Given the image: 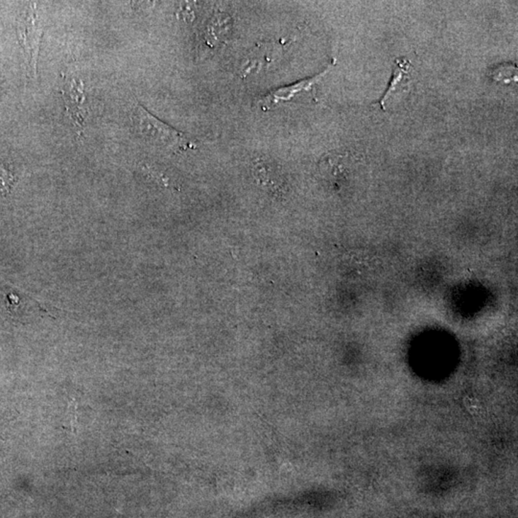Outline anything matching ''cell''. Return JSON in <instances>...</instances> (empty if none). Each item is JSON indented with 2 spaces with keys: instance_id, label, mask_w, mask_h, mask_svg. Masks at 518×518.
Masks as SVG:
<instances>
[{
  "instance_id": "cell-1",
  "label": "cell",
  "mask_w": 518,
  "mask_h": 518,
  "mask_svg": "<svg viewBox=\"0 0 518 518\" xmlns=\"http://www.w3.org/2000/svg\"><path fill=\"white\" fill-rule=\"evenodd\" d=\"M135 134L151 145L171 151H181L188 146L184 134L151 115L143 106L137 104L132 113Z\"/></svg>"
},
{
  "instance_id": "cell-2",
  "label": "cell",
  "mask_w": 518,
  "mask_h": 518,
  "mask_svg": "<svg viewBox=\"0 0 518 518\" xmlns=\"http://www.w3.org/2000/svg\"><path fill=\"white\" fill-rule=\"evenodd\" d=\"M327 72L328 69L322 72L321 74L314 76V77L300 81V82L293 84L291 86H283V88L270 92L268 96L263 97V99L260 101V103H261L263 110H272V108L278 107V106L282 104V103L290 101V100L294 98L295 94H299L300 92L308 91V89H310L312 86L318 82V81L321 80L322 78L327 74Z\"/></svg>"
},
{
  "instance_id": "cell-3",
  "label": "cell",
  "mask_w": 518,
  "mask_h": 518,
  "mask_svg": "<svg viewBox=\"0 0 518 518\" xmlns=\"http://www.w3.org/2000/svg\"><path fill=\"white\" fill-rule=\"evenodd\" d=\"M411 64L408 60L398 59L395 61L394 70H393V77L390 79L389 88L385 92L383 97L379 104H381L382 110L386 108L388 100L394 96L395 94H400L402 91H406L408 83L410 82V70Z\"/></svg>"
},
{
  "instance_id": "cell-4",
  "label": "cell",
  "mask_w": 518,
  "mask_h": 518,
  "mask_svg": "<svg viewBox=\"0 0 518 518\" xmlns=\"http://www.w3.org/2000/svg\"><path fill=\"white\" fill-rule=\"evenodd\" d=\"M24 33L28 34V37H26V50L29 52L30 64L36 72L38 53H39L40 39H42L43 33V27L38 24L36 13H30L26 23Z\"/></svg>"
}]
</instances>
